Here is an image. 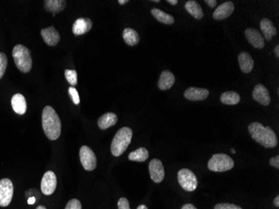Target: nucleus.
<instances>
[{
    "instance_id": "32",
    "label": "nucleus",
    "mask_w": 279,
    "mask_h": 209,
    "mask_svg": "<svg viewBox=\"0 0 279 209\" xmlns=\"http://www.w3.org/2000/svg\"><path fill=\"white\" fill-rule=\"evenodd\" d=\"M214 209H242L241 207L232 204H218L214 207Z\"/></svg>"
},
{
    "instance_id": "25",
    "label": "nucleus",
    "mask_w": 279,
    "mask_h": 209,
    "mask_svg": "<svg viewBox=\"0 0 279 209\" xmlns=\"http://www.w3.org/2000/svg\"><path fill=\"white\" fill-rule=\"evenodd\" d=\"M148 158L149 152L145 147H140L136 151L131 152L128 156L129 160L138 163H143L147 160Z\"/></svg>"
},
{
    "instance_id": "21",
    "label": "nucleus",
    "mask_w": 279,
    "mask_h": 209,
    "mask_svg": "<svg viewBox=\"0 0 279 209\" xmlns=\"http://www.w3.org/2000/svg\"><path fill=\"white\" fill-rule=\"evenodd\" d=\"M44 6L46 11L54 14L62 12L66 7V1L65 0H46Z\"/></svg>"
},
{
    "instance_id": "44",
    "label": "nucleus",
    "mask_w": 279,
    "mask_h": 209,
    "mask_svg": "<svg viewBox=\"0 0 279 209\" xmlns=\"http://www.w3.org/2000/svg\"><path fill=\"white\" fill-rule=\"evenodd\" d=\"M231 152H232V153H236V151L234 149H231Z\"/></svg>"
},
{
    "instance_id": "17",
    "label": "nucleus",
    "mask_w": 279,
    "mask_h": 209,
    "mask_svg": "<svg viewBox=\"0 0 279 209\" xmlns=\"http://www.w3.org/2000/svg\"><path fill=\"white\" fill-rule=\"evenodd\" d=\"M238 63L240 69L243 73H250L254 67V60L248 52H242L238 55Z\"/></svg>"
},
{
    "instance_id": "22",
    "label": "nucleus",
    "mask_w": 279,
    "mask_h": 209,
    "mask_svg": "<svg viewBox=\"0 0 279 209\" xmlns=\"http://www.w3.org/2000/svg\"><path fill=\"white\" fill-rule=\"evenodd\" d=\"M260 28L262 30V34L264 35L266 40H272L274 36L277 35V29L274 27V23H272V21L268 19H262L261 23H260Z\"/></svg>"
},
{
    "instance_id": "27",
    "label": "nucleus",
    "mask_w": 279,
    "mask_h": 209,
    "mask_svg": "<svg viewBox=\"0 0 279 209\" xmlns=\"http://www.w3.org/2000/svg\"><path fill=\"white\" fill-rule=\"evenodd\" d=\"M240 100H241L240 95L235 92H226L221 95V101L225 105L233 106L239 103Z\"/></svg>"
},
{
    "instance_id": "40",
    "label": "nucleus",
    "mask_w": 279,
    "mask_h": 209,
    "mask_svg": "<svg viewBox=\"0 0 279 209\" xmlns=\"http://www.w3.org/2000/svg\"><path fill=\"white\" fill-rule=\"evenodd\" d=\"M137 209H147V207L145 206V204H140L138 206Z\"/></svg>"
},
{
    "instance_id": "15",
    "label": "nucleus",
    "mask_w": 279,
    "mask_h": 209,
    "mask_svg": "<svg viewBox=\"0 0 279 209\" xmlns=\"http://www.w3.org/2000/svg\"><path fill=\"white\" fill-rule=\"evenodd\" d=\"M234 9H235V7H234L233 3L231 1L222 3L214 11V20H222L230 17L232 14L233 13Z\"/></svg>"
},
{
    "instance_id": "33",
    "label": "nucleus",
    "mask_w": 279,
    "mask_h": 209,
    "mask_svg": "<svg viewBox=\"0 0 279 209\" xmlns=\"http://www.w3.org/2000/svg\"><path fill=\"white\" fill-rule=\"evenodd\" d=\"M118 209H131L127 198H120L118 201Z\"/></svg>"
},
{
    "instance_id": "38",
    "label": "nucleus",
    "mask_w": 279,
    "mask_h": 209,
    "mask_svg": "<svg viewBox=\"0 0 279 209\" xmlns=\"http://www.w3.org/2000/svg\"><path fill=\"white\" fill-rule=\"evenodd\" d=\"M274 53H275V55H276L277 57H279V45L275 47V49H274Z\"/></svg>"
},
{
    "instance_id": "24",
    "label": "nucleus",
    "mask_w": 279,
    "mask_h": 209,
    "mask_svg": "<svg viewBox=\"0 0 279 209\" xmlns=\"http://www.w3.org/2000/svg\"><path fill=\"white\" fill-rule=\"evenodd\" d=\"M123 39L128 46H137L140 41L139 34L135 29L126 28L123 31Z\"/></svg>"
},
{
    "instance_id": "10",
    "label": "nucleus",
    "mask_w": 279,
    "mask_h": 209,
    "mask_svg": "<svg viewBox=\"0 0 279 209\" xmlns=\"http://www.w3.org/2000/svg\"><path fill=\"white\" fill-rule=\"evenodd\" d=\"M149 172L155 184L162 183L165 178V169L159 159H152L149 163Z\"/></svg>"
},
{
    "instance_id": "34",
    "label": "nucleus",
    "mask_w": 279,
    "mask_h": 209,
    "mask_svg": "<svg viewBox=\"0 0 279 209\" xmlns=\"http://www.w3.org/2000/svg\"><path fill=\"white\" fill-rule=\"evenodd\" d=\"M269 163H270L271 166H274L276 168H279V156H276V157L271 158Z\"/></svg>"
},
{
    "instance_id": "20",
    "label": "nucleus",
    "mask_w": 279,
    "mask_h": 209,
    "mask_svg": "<svg viewBox=\"0 0 279 209\" xmlns=\"http://www.w3.org/2000/svg\"><path fill=\"white\" fill-rule=\"evenodd\" d=\"M12 108L15 113L23 115L27 110V103L24 96L21 94H15L11 100Z\"/></svg>"
},
{
    "instance_id": "36",
    "label": "nucleus",
    "mask_w": 279,
    "mask_h": 209,
    "mask_svg": "<svg viewBox=\"0 0 279 209\" xmlns=\"http://www.w3.org/2000/svg\"><path fill=\"white\" fill-rule=\"evenodd\" d=\"M182 209H197L196 207L194 206L193 204H184L183 207H182Z\"/></svg>"
},
{
    "instance_id": "29",
    "label": "nucleus",
    "mask_w": 279,
    "mask_h": 209,
    "mask_svg": "<svg viewBox=\"0 0 279 209\" xmlns=\"http://www.w3.org/2000/svg\"><path fill=\"white\" fill-rule=\"evenodd\" d=\"M8 66V59L4 53H0V80L3 78Z\"/></svg>"
},
{
    "instance_id": "16",
    "label": "nucleus",
    "mask_w": 279,
    "mask_h": 209,
    "mask_svg": "<svg viewBox=\"0 0 279 209\" xmlns=\"http://www.w3.org/2000/svg\"><path fill=\"white\" fill-rule=\"evenodd\" d=\"M209 95V91L204 88H197V87H190L186 90L184 92V96L186 99L191 101L203 100L207 99Z\"/></svg>"
},
{
    "instance_id": "1",
    "label": "nucleus",
    "mask_w": 279,
    "mask_h": 209,
    "mask_svg": "<svg viewBox=\"0 0 279 209\" xmlns=\"http://www.w3.org/2000/svg\"><path fill=\"white\" fill-rule=\"evenodd\" d=\"M251 137L266 148H274L278 145V138L274 130L262 126L259 122H253L248 126Z\"/></svg>"
},
{
    "instance_id": "43",
    "label": "nucleus",
    "mask_w": 279,
    "mask_h": 209,
    "mask_svg": "<svg viewBox=\"0 0 279 209\" xmlns=\"http://www.w3.org/2000/svg\"><path fill=\"white\" fill-rule=\"evenodd\" d=\"M36 209H46V207L42 206V205H40V206L37 207V208H36Z\"/></svg>"
},
{
    "instance_id": "5",
    "label": "nucleus",
    "mask_w": 279,
    "mask_h": 209,
    "mask_svg": "<svg viewBox=\"0 0 279 209\" xmlns=\"http://www.w3.org/2000/svg\"><path fill=\"white\" fill-rule=\"evenodd\" d=\"M208 166L211 172H228L233 168L234 161L228 155L215 154L208 162Z\"/></svg>"
},
{
    "instance_id": "23",
    "label": "nucleus",
    "mask_w": 279,
    "mask_h": 209,
    "mask_svg": "<svg viewBox=\"0 0 279 209\" xmlns=\"http://www.w3.org/2000/svg\"><path fill=\"white\" fill-rule=\"evenodd\" d=\"M185 8L192 17L197 19V20H202V17H203V11H202L201 6H200L199 3H197V1H194V0L187 1L186 3Z\"/></svg>"
},
{
    "instance_id": "8",
    "label": "nucleus",
    "mask_w": 279,
    "mask_h": 209,
    "mask_svg": "<svg viewBox=\"0 0 279 209\" xmlns=\"http://www.w3.org/2000/svg\"><path fill=\"white\" fill-rule=\"evenodd\" d=\"M80 159L84 169L94 171L96 168L97 158L93 150L89 146H83L80 149Z\"/></svg>"
},
{
    "instance_id": "26",
    "label": "nucleus",
    "mask_w": 279,
    "mask_h": 209,
    "mask_svg": "<svg viewBox=\"0 0 279 209\" xmlns=\"http://www.w3.org/2000/svg\"><path fill=\"white\" fill-rule=\"evenodd\" d=\"M151 12V15H153L161 23H165V24H172L175 22L173 16L166 14L161 9H152Z\"/></svg>"
},
{
    "instance_id": "13",
    "label": "nucleus",
    "mask_w": 279,
    "mask_h": 209,
    "mask_svg": "<svg viewBox=\"0 0 279 209\" xmlns=\"http://www.w3.org/2000/svg\"><path fill=\"white\" fill-rule=\"evenodd\" d=\"M40 34L43 38L44 41L48 46H55L60 40V34L54 26H49L48 28L41 29Z\"/></svg>"
},
{
    "instance_id": "11",
    "label": "nucleus",
    "mask_w": 279,
    "mask_h": 209,
    "mask_svg": "<svg viewBox=\"0 0 279 209\" xmlns=\"http://www.w3.org/2000/svg\"><path fill=\"white\" fill-rule=\"evenodd\" d=\"M253 98L262 106H268L271 102L269 92L262 84H257L255 86L253 92Z\"/></svg>"
},
{
    "instance_id": "31",
    "label": "nucleus",
    "mask_w": 279,
    "mask_h": 209,
    "mask_svg": "<svg viewBox=\"0 0 279 209\" xmlns=\"http://www.w3.org/2000/svg\"><path fill=\"white\" fill-rule=\"evenodd\" d=\"M69 93H70V95L73 102L75 105H78V104L80 103V96H79L77 90L75 89L74 87H70L69 88Z\"/></svg>"
},
{
    "instance_id": "7",
    "label": "nucleus",
    "mask_w": 279,
    "mask_h": 209,
    "mask_svg": "<svg viewBox=\"0 0 279 209\" xmlns=\"http://www.w3.org/2000/svg\"><path fill=\"white\" fill-rule=\"evenodd\" d=\"M14 196V185L9 178L0 180V207L9 206Z\"/></svg>"
},
{
    "instance_id": "39",
    "label": "nucleus",
    "mask_w": 279,
    "mask_h": 209,
    "mask_svg": "<svg viewBox=\"0 0 279 209\" xmlns=\"http://www.w3.org/2000/svg\"><path fill=\"white\" fill-rule=\"evenodd\" d=\"M167 3H170L172 5H176L178 3V1L177 0H167Z\"/></svg>"
},
{
    "instance_id": "37",
    "label": "nucleus",
    "mask_w": 279,
    "mask_h": 209,
    "mask_svg": "<svg viewBox=\"0 0 279 209\" xmlns=\"http://www.w3.org/2000/svg\"><path fill=\"white\" fill-rule=\"evenodd\" d=\"M274 205H275V207H277V208H279V196H277L276 198H275V199H274Z\"/></svg>"
},
{
    "instance_id": "9",
    "label": "nucleus",
    "mask_w": 279,
    "mask_h": 209,
    "mask_svg": "<svg viewBox=\"0 0 279 209\" xmlns=\"http://www.w3.org/2000/svg\"><path fill=\"white\" fill-rule=\"evenodd\" d=\"M57 186V178L56 175L52 171H48L44 175L40 184V189L43 194L46 196L53 194Z\"/></svg>"
},
{
    "instance_id": "14",
    "label": "nucleus",
    "mask_w": 279,
    "mask_h": 209,
    "mask_svg": "<svg viewBox=\"0 0 279 209\" xmlns=\"http://www.w3.org/2000/svg\"><path fill=\"white\" fill-rule=\"evenodd\" d=\"M92 26H93V23L90 19L88 18H80V19L75 20V22L72 27V31H73V34L74 35H85L86 33L92 29Z\"/></svg>"
},
{
    "instance_id": "12",
    "label": "nucleus",
    "mask_w": 279,
    "mask_h": 209,
    "mask_svg": "<svg viewBox=\"0 0 279 209\" xmlns=\"http://www.w3.org/2000/svg\"><path fill=\"white\" fill-rule=\"evenodd\" d=\"M245 36L248 42L256 49H262L265 46L264 38L258 30L248 28L245 30Z\"/></svg>"
},
{
    "instance_id": "42",
    "label": "nucleus",
    "mask_w": 279,
    "mask_h": 209,
    "mask_svg": "<svg viewBox=\"0 0 279 209\" xmlns=\"http://www.w3.org/2000/svg\"><path fill=\"white\" fill-rule=\"evenodd\" d=\"M34 202H35V198H29V201H28L29 204H34Z\"/></svg>"
},
{
    "instance_id": "6",
    "label": "nucleus",
    "mask_w": 279,
    "mask_h": 209,
    "mask_svg": "<svg viewBox=\"0 0 279 209\" xmlns=\"http://www.w3.org/2000/svg\"><path fill=\"white\" fill-rule=\"evenodd\" d=\"M177 178L181 186L186 192H193L197 189L198 180L196 175L191 170L187 168L180 170L177 174Z\"/></svg>"
},
{
    "instance_id": "4",
    "label": "nucleus",
    "mask_w": 279,
    "mask_h": 209,
    "mask_svg": "<svg viewBox=\"0 0 279 209\" xmlns=\"http://www.w3.org/2000/svg\"><path fill=\"white\" fill-rule=\"evenodd\" d=\"M13 58L18 70L23 73H29L32 69V58L30 50L22 45H17L13 49Z\"/></svg>"
},
{
    "instance_id": "30",
    "label": "nucleus",
    "mask_w": 279,
    "mask_h": 209,
    "mask_svg": "<svg viewBox=\"0 0 279 209\" xmlns=\"http://www.w3.org/2000/svg\"><path fill=\"white\" fill-rule=\"evenodd\" d=\"M65 209H82V205L80 200L74 198V199L69 201Z\"/></svg>"
},
{
    "instance_id": "35",
    "label": "nucleus",
    "mask_w": 279,
    "mask_h": 209,
    "mask_svg": "<svg viewBox=\"0 0 279 209\" xmlns=\"http://www.w3.org/2000/svg\"><path fill=\"white\" fill-rule=\"evenodd\" d=\"M205 3H208V5L210 6L211 8H214L217 5V1L216 0H206Z\"/></svg>"
},
{
    "instance_id": "41",
    "label": "nucleus",
    "mask_w": 279,
    "mask_h": 209,
    "mask_svg": "<svg viewBox=\"0 0 279 209\" xmlns=\"http://www.w3.org/2000/svg\"><path fill=\"white\" fill-rule=\"evenodd\" d=\"M128 0H119V3L123 5V4H125L126 3H128Z\"/></svg>"
},
{
    "instance_id": "19",
    "label": "nucleus",
    "mask_w": 279,
    "mask_h": 209,
    "mask_svg": "<svg viewBox=\"0 0 279 209\" xmlns=\"http://www.w3.org/2000/svg\"><path fill=\"white\" fill-rule=\"evenodd\" d=\"M117 121H118V117L116 115L112 112H107L99 118L98 126L101 130L108 129L111 126H115L117 123Z\"/></svg>"
},
{
    "instance_id": "28",
    "label": "nucleus",
    "mask_w": 279,
    "mask_h": 209,
    "mask_svg": "<svg viewBox=\"0 0 279 209\" xmlns=\"http://www.w3.org/2000/svg\"><path fill=\"white\" fill-rule=\"evenodd\" d=\"M66 79L71 86H76L78 83L77 72L74 70H66Z\"/></svg>"
},
{
    "instance_id": "2",
    "label": "nucleus",
    "mask_w": 279,
    "mask_h": 209,
    "mask_svg": "<svg viewBox=\"0 0 279 209\" xmlns=\"http://www.w3.org/2000/svg\"><path fill=\"white\" fill-rule=\"evenodd\" d=\"M42 126L44 132L48 139L57 140L61 134V121L55 110L51 106L44 108L42 113Z\"/></svg>"
},
{
    "instance_id": "3",
    "label": "nucleus",
    "mask_w": 279,
    "mask_h": 209,
    "mask_svg": "<svg viewBox=\"0 0 279 209\" xmlns=\"http://www.w3.org/2000/svg\"><path fill=\"white\" fill-rule=\"evenodd\" d=\"M132 136L133 132L130 127H122L116 132L111 146V153L114 157H120L125 152L131 142Z\"/></svg>"
},
{
    "instance_id": "18",
    "label": "nucleus",
    "mask_w": 279,
    "mask_h": 209,
    "mask_svg": "<svg viewBox=\"0 0 279 209\" xmlns=\"http://www.w3.org/2000/svg\"><path fill=\"white\" fill-rule=\"evenodd\" d=\"M175 83V76L171 71L164 70L160 75L158 80V87L162 91L171 89Z\"/></svg>"
}]
</instances>
